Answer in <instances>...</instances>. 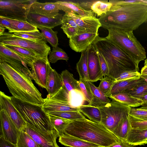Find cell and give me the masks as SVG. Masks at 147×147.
I'll return each instance as SVG.
<instances>
[{
    "mask_svg": "<svg viewBox=\"0 0 147 147\" xmlns=\"http://www.w3.org/2000/svg\"><path fill=\"white\" fill-rule=\"evenodd\" d=\"M111 1L110 10L98 18L103 28L133 31L147 21V1Z\"/></svg>",
    "mask_w": 147,
    "mask_h": 147,
    "instance_id": "obj_1",
    "label": "cell"
},
{
    "mask_svg": "<svg viewBox=\"0 0 147 147\" xmlns=\"http://www.w3.org/2000/svg\"><path fill=\"white\" fill-rule=\"evenodd\" d=\"M0 74L12 96L22 101L42 106L44 98L32 80L5 61L0 60Z\"/></svg>",
    "mask_w": 147,
    "mask_h": 147,
    "instance_id": "obj_2",
    "label": "cell"
},
{
    "mask_svg": "<svg viewBox=\"0 0 147 147\" xmlns=\"http://www.w3.org/2000/svg\"><path fill=\"white\" fill-rule=\"evenodd\" d=\"M92 44L102 56L108 66L107 76L115 80L126 71H138L137 66L131 58L117 45L105 38L99 36Z\"/></svg>",
    "mask_w": 147,
    "mask_h": 147,
    "instance_id": "obj_3",
    "label": "cell"
},
{
    "mask_svg": "<svg viewBox=\"0 0 147 147\" xmlns=\"http://www.w3.org/2000/svg\"><path fill=\"white\" fill-rule=\"evenodd\" d=\"M64 134L100 146L107 147L119 139L101 123L84 118L71 121L65 128Z\"/></svg>",
    "mask_w": 147,
    "mask_h": 147,
    "instance_id": "obj_4",
    "label": "cell"
},
{
    "mask_svg": "<svg viewBox=\"0 0 147 147\" xmlns=\"http://www.w3.org/2000/svg\"><path fill=\"white\" fill-rule=\"evenodd\" d=\"M109 34L105 38L117 45L132 59L137 66L146 57L144 48L134 35L133 31L114 28L108 29Z\"/></svg>",
    "mask_w": 147,
    "mask_h": 147,
    "instance_id": "obj_5",
    "label": "cell"
},
{
    "mask_svg": "<svg viewBox=\"0 0 147 147\" xmlns=\"http://www.w3.org/2000/svg\"><path fill=\"white\" fill-rule=\"evenodd\" d=\"M12 102L25 121L40 131L50 132L55 129L51 123L49 115L42 106L23 102L13 96Z\"/></svg>",
    "mask_w": 147,
    "mask_h": 147,
    "instance_id": "obj_6",
    "label": "cell"
},
{
    "mask_svg": "<svg viewBox=\"0 0 147 147\" xmlns=\"http://www.w3.org/2000/svg\"><path fill=\"white\" fill-rule=\"evenodd\" d=\"M96 107L100 112L101 123L112 132L121 119L125 115H129L131 108L113 100Z\"/></svg>",
    "mask_w": 147,
    "mask_h": 147,
    "instance_id": "obj_7",
    "label": "cell"
},
{
    "mask_svg": "<svg viewBox=\"0 0 147 147\" xmlns=\"http://www.w3.org/2000/svg\"><path fill=\"white\" fill-rule=\"evenodd\" d=\"M47 42L45 39L34 41L15 36L9 32H5L0 35V43L27 49L35 53L39 58L48 60V56L51 49Z\"/></svg>",
    "mask_w": 147,
    "mask_h": 147,
    "instance_id": "obj_8",
    "label": "cell"
},
{
    "mask_svg": "<svg viewBox=\"0 0 147 147\" xmlns=\"http://www.w3.org/2000/svg\"><path fill=\"white\" fill-rule=\"evenodd\" d=\"M36 0L0 1V16L26 21L32 3Z\"/></svg>",
    "mask_w": 147,
    "mask_h": 147,
    "instance_id": "obj_9",
    "label": "cell"
},
{
    "mask_svg": "<svg viewBox=\"0 0 147 147\" xmlns=\"http://www.w3.org/2000/svg\"><path fill=\"white\" fill-rule=\"evenodd\" d=\"M47 97L67 106L75 108H79L84 105L86 101L81 91L74 90L69 91L63 85L55 94L52 96L47 95Z\"/></svg>",
    "mask_w": 147,
    "mask_h": 147,
    "instance_id": "obj_10",
    "label": "cell"
},
{
    "mask_svg": "<svg viewBox=\"0 0 147 147\" xmlns=\"http://www.w3.org/2000/svg\"><path fill=\"white\" fill-rule=\"evenodd\" d=\"M23 130L28 134L40 147H59L57 143L56 139L59 136L55 129L50 132H45L26 123Z\"/></svg>",
    "mask_w": 147,
    "mask_h": 147,
    "instance_id": "obj_11",
    "label": "cell"
},
{
    "mask_svg": "<svg viewBox=\"0 0 147 147\" xmlns=\"http://www.w3.org/2000/svg\"><path fill=\"white\" fill-rule=\"evenodd\" d=\"M0 136L16 145L20 131L6 111L0 110Z\"/></svg>",
    "mask_w": 147,
    "mask_h": 147,
    "instance_id": "obj_12",
    "label": "cell"
},
{
    "mask_svg": "<svg viewBox=\"0 0 147 147\" xmlns=\"http://www.w3.org/2000/svg\"><path fill=\"white\" fill-rule=\"evenodd\" d=\"M51 67L48 60L38 58L32 62L31 71L32 79L40 86L46 88L47 77Z\"/></svg>",
    "mask_w": 147,
    "mask_h": 147,
    "instance_id": "obj_13",
    "label": "cell"
},
{
    "mask_svg": "<svg viewBox=\"0 0 147 147\" xmlns=\"http://www.w3.org/2000/svg\"><path fill=\"white\" fill-rule=\"evenodd\" d=\"M3 109L7 113L20 131L23 130L26 123L13 105L11 97L0 92V110Z\"/></svg>",
    "mask_w": 147,
    "mask_h": 147,
    "instance_id": "obj_14",
    "label": "cell"
},
{
    "mask_svg": "<svg viewBox=\"0 0 147 147\" xmlns=\"http://www.w3.org/2000/svg\"><path fill=\"white\" fill-rule=\"evenodd\" d=\"M67 13L77 25L78 34L86 33H98V29L101 27V25L98 19L96 17H83L76 13Z\"/></svg>",
    "mask_w": 147,
    "mask_h": 147,
    "instance_id": "obj_15",
    "label": "cell"
},
{
    "mask_svg": "<svg viewBox=\"0 0 147 147\" xmlns=\"http://www.w3.org/2000/svg\"><path fill=\"white\" fill-rule=\"evenodd\" d=\"M88 73L89 81L91 82L103 78L97 52L92 44L89 46L88 52Z\"/></svg>",
    "mask_w": 147,
    "mask_h": 147,
    "instance_id": "obj_16",
    "label": "cell"
},
{
    "mask_svg": "<svg viewBox=\"0 0 147 147\" xmlns=\"http://www.w3.org/2000/svg\"><path fill=\"white\" fill-rule=\"evenodd\" d=\"M63 16L59 13L55 17H50L29 11L26 21L36 27L41 26L52 28L62 24Z\"/></svg>",
    "mask_w": 147,
    "mask_h": 147,
    "instance_id": "obj_17",
    "label": "cell"
},
{
    "mask_svg": "<svg viewBox=\"0 0 147 147\" xmlns=\"http://www.w3.org/2000/svg\"><path fill=\"white\" fill-rule=\"evenodd\" d=\"M98 36V33H86L77 34L69 39V45L75 51L82 52L86 50Z\"/></svg>",
    "mask_w": 147,
    "mask_h": 147,
    "instance_id": "obj_18",
    "label": "cell"
},
{
    "mask_svg": "<svg viewBox=\"0 0 147 147\" xmlns=\"http://www.w3.org/2000/svg\"><path fill=\"white\" fill-rule=\"evenodd\" d=\"M0 26L7 29L10 33L38 30L26 21L13 19L0 16Z\"/></svg>",
    "mask_w": 147,
    "mask_h": 147,
    "instance_id": "obj_19",
    "label": "cell"
},
{
    "mask_svg": "<svg viewBox=\"0 0 147 147\" xmlns=\"http://www.w3.org/2000/svg\"><path fill=\"white\" fill-rule=\"evenodd\" d=\"M146 82L147 79L141 76L138 78L114 82L110 93L107 96L121 92L128 93L137 86Z\"/></svg>",
    "mask_w": 147,
    "mask_h": 147,
    "instance_id": "obj_20",
    "label": "cell"
},
{
    "mask_svg": "<svg viewBox=\"0 0 147 147\" xmlns=\"http://www.w3.org/2000/svg\"><path fill=\"white\" fill-rule=\"evenodd\" d=\"M59 10L56 2L40 3L36 0L31 4L29 11L50 17H54L59 13Z\"/></svg>",
    "mask_w": 147,
    "mask_h": 147,
    "instance_id": "obj_21",
    "label": "cell"
},
{
    "mask_svg": "<svg viewBox=\"0 0 147 147\" xmlns=\"http://www.w3.org/2000/svg\"><path fill=\"white\" fill-rule=\"evenodd\" d=\"M56 2L57 3L60 10L65 13H76L83 17H95L94 13L91 10H85L78 3L63 1H57Z\"/></svg>",
    "mask_w": 147,
    "mask_h": 147,
    "instance_id": "obj_22",
    "label": "cell"
},
{
    "mask_svg": "<svg viewBox=\"0 0 147 147\" xmlns=\"http://www.w3.org/2000/svg\"><path fill=\"white\" fill-rule=\"evenodd\" d=\"M63 85L61 75L51 67L47 77L46 88L49 95L52 96L57 93Z\"/></svg>",
    "mask_w": 147,
    "mask_h": 147,
    "instance_id": "obj_23",
    "label": "cell"
},
{
    "mask_svg": "<svg viewBox=\"0 0 147 147\" xmlns=\"http://www.w3.org/2000/svg\"><path fill=\"white\" fill-rule=\"evenodd\" d=\"M59 142L69 147H102L85 140L65 134L59 137Z\"/></svg>",
    "mask_w": 147,
    "mask_h": 147,
    "instance_id": "obj_24",
    "label": "cell"
},
{
    "mask_svg": "<svg viewBox=\"0 0 147 147\" xmlns=\"http://www.w3.org/2000/svg\"><path fill=\"white\" fill-rule=\"evenodd\" d=\"M147 140V129H136L130 127L126 140L128 143L135 146L144 145Z\"/></svg>",
    "mask_w": 147,
    "mask_h": 147,
    "instance_id": "obj_25",
    "label": "cell"
},
{
    "mask_svg": "<svg viewBox=\"0 0 147 147\" xmlns=\"http://www.w3.org/2000/svg\"><path fill=\"white\" fill-rule=\"evenodd\" d=\"M108 97L131 107L142 106L143 101L141 99L131 96L126 92H121L109 96Z\"/></svg>",
    "mask_w": 147,
    "mask_h": 147,
    "instance_id": "obj_26",
    "label": "cell"
},
{
    "mask_svg": "<svg viewBox=\"0 0 147 147\" xmlns=\"http://www.w3.org/2000/svg\"><path fill=\"white\" fill-rule=\"evenodd\" d=\"M42 108L47 113L52 112L79 111V108L67 106L47 97L44 98V102L42 106Z\"/></svg>",
    "mask_w": 147,
    "mask_h": 147,
    "instance_id": "obj_27",
    "label": "cell"
},
{
    "mask_svg": "<svg viewBox=\"0 0 147 147\" xmlns=\"http://www.w3.org/2000/svg\"><path fill=\"white\" fill-rule=\"evenodd\" d=\"M90 88L94 96V98L92 102L88 104L95 107L110 102L111 101L106 95L92 83L86 81Z\"/></svg>",
    "mask_w": 147,
    "mask_h": 147,
    "instance_id": "obj_28",
    "label": "cell"
},
{
    "mask_svg": "<svg viewBox=\"0 0 147 147\" xmlns=\"http://www.w3.org/2000/svg\"><path fill=\"white\" fill-rule=\"evenodd\" d=\"M89 46L86 50L81 52L80 59L76 64V69L79 75L80 80L84 81H89L88 58Z\"/></svg>",
    "mask_w": 147,
    "mask_h": 147,
    "instance_id": "obj_29",
    "label": "cell"
},
{
    "mask_svg": "<svg viewBox=\"0 0 147 147\" xmlns=\"http://www.w3.org/2000/svg\"><path fill=\"white\" fill-rule=\"evenodd\" d=\"M129 115H125L121 119L112 132L119 140H126L130 127Z\"/></svg>",
    "mask_w": 147,
    "mask_h": 147,
    "instance_id": "obj_30",
    "label": "cell"
},
{
    "mask_svg": "<svg viewBox=\"0 0 147 147\" xmlns=\"http://www.w3.org/2000/svg\"><path fill=\"white\" fill-rule=\"evenodd\" d=\"M79 108V111L89 120L96 123H101V113L97 107L88 104L83 105Z\"/></svg>",
    "mask_w": 147,
    "mask_h": 147,
    "instance_id": "obj_31",
    "label": "cell"
},
{
    "mask_svg": "<svg viewBox=\"0 0 147 147\" xmlns=\"http://www.w3.org/2000/svg\"><path fill=\"white\" fill-rule=\"evenodd\" d=\"M63 86L68 91L76 90H81L78 81L75 79L72 74L68 70L63 71L60 74Z\"/></svg>",
    "mask_w": 147,
    "mask_h": 147,
    "instance_id": "obj_32",
    "label": "cell"
},
{
    "mask_svg": "<svg viewBox=\"0 0 147 147\" xmlns=\"http://www.w3.org/2000/svg\"><path fill=\"white\" fill-rule=\"evenodd\" d=\"M0 54L14 60L26 63L30 67L31 66L32 61L17 54L1 43H0Z\"/></svg>",
    "mask_w": 147,
    "mask_h": 147,
    "instance_id": "obj_33",
    "label": "cell"
},
{
    "mask_svg": "<svg viewBox=\"0 0 147 147\" xmlns=\"http://www.w3.org/2000/svg\"><path fill=\"white\" fill-rule=\"evenodd\" d=\"M96 1L93 2L90 6L91 10L97 14L98 16H101L106 14L113 5L111 1Z\"/></svg>",
    "mask_w": 147,
    "mask_h": 147,
    "instance_id": "obj_34",
    "label": "cell"
},
{
    "mask_svg": "<svg viewBox=\"0 0 147 147\" xmlns=\"http://www.w3.org/2000/svg\"><path fill=\"white\" fill-rule=\"evenodd\" d=\"M49 115L51 124L58 132L59 136L63 135L64 134L66 127L71 121L58 117Z\"/></svg>",
    "mask_w": 147,
    "mask_h": 147,
    "instance_id": "obj_35",
    "label": "cell"
},
{
    "mask_svg": "<svg viewBox=\"0 0 147 147\" xmlns=\"http://www.w3.org/2000/svg\"><path fill=\"white\" fill-rule=\"evenodd\" d=\"M41 31V33L46 41L49 42L53 47H57L58 45V39L57 31H54L52 28L41 26L36 27Z\"/></svg>",
    "mask_w": 147,
    "mask_h": 147,
    "instance_id": "obj_36",
    "label": "cell"
},
{
    "mask_svg": "<svg viewBox=\"0 0 147 147\" xmlns=\"http://www.w3.org/2000/svg\"><path fill=\"white\" fill-rule=\"evenodd\" d=\"M16 145L17 147H40L28 134L23 130L19 132Z\"/></svg>",
    "mask_w": 147,
    "mask_h": 147,
    "instance_id": "obj_37",
    "label": "cell"
},
{
    "mask_svg": "<svg viewBox=\"0 0 147 147\" xmlns=\"http://www.w3.org/2000/svg\"><path fill=\"white\" fill-rule=\"evenodd\" d=\"M47 114L49 115L58 117L71 121L85 118L79 111H69L52 112Z\"/></svg>",
    "mask_w": 147,
    "mask_h": 147,
    "instance_id": "obj_38",
    "label": "cell"
},
{
    "mask_svg": "<svg viewBox=\"0 0 147 147\" xmlns=\"http://www.w3.org/2000/svg\"><path fill=\"white\" fill-rule=\"evenodd\" d=\"M4 45L9 49L32 62L38 58H40L35 53L27 49L14 46Z\"/></svg>",
    "mask_w": 147,
    "mask_h": 147,
    "instance_id": "obj_39",
    "label": "cell"
},
{
    "mask_svg": "<svg viewBox=\"0 0 147 147\" xmlns=\"http://www.w3.org/2000/svg\"><path fill=\"white\" fill-rule=\"evenodd\" d=\"M69 57L65 52L61 48L58 46L53 47L48 57L49 63H54L59 60H63L67 62L68 60Z\"/></svg>",
    "mask_w": 147,
    "mask_h": 147,
    "instance_id": "obj_40",
    "label": "cell"
},
{
    "mask_svg": "<svg viewBox=\"0 0 147 147\" xmlns=\"http://www.w3.org/2000/svg\"><path fill=\"white\" fill-rule=\"evenodd\" d=\"M16 37L34 41L45 39L39 30L32 31L15 32L12 33Z\"/></svg>",
    "mask_w": 147,
    "mask_h": 147,
    "instance_id": "obj_41",
    "label": "cell"
},
{
    "mask_svg": "<svg viewBox=\"0 0 147 147\" xmlns=\"http://www.w3.org/2000/svg\"><path fill=\"white\" fill-rule=\"evenodd\" d=\"M114 82V80L106 76L100 81L98 87L107 96L110 93Z\"/></svg>",
    "mask_w": 147,
    "mask_h": 147,
    "instance_id": "obj_42",
    "label": "cell"
},
{
    "mask_svg": "<svg viewBox=\"0 0 147 147\" xmlns=\"http://www.w3.org/2000/svg\"><path fill=\"white\" fill-rule=\"evenodd\" d=\"M129 115L139 120L147 121V108L142 107L138 108L131 107Z\"/></svg>",
    "mask_w": 147,
    "mask_h": 147,
    "instance_id": "obj_43",
    "label": "cell"
},
{
    "mask_svg": "<svg viewBox=\"0 0 147 147\" xmlns=\"http://www.w3.org/2000/svg\"><path fill=\"white\" fill-rule=\"evenodd\" d=\"M78 82L80 88L85 97L86 101L88 102V104H91L94 97L90 88L86 81L79 80Z\"/></svg>",
    "mask_w": 147,
    "mask_h": 147,
    "instance_id": "obj_44",
    "label": "cell"
},
{
    "mask_svg": "<svg viewBox=\"0 0 147 147\" xmlns=\"http://www.w3.org/2000/svg\"><path fill=\"white\" fill-rule=\"evenodd\" d=\"M140 73L138 71H126L123 72L114 80V82L140 78Z\"/></svg>",
    "mask_w": 147,
    "mask_h": 147,
    "instance_id": "obj_45",
    "label": "cell"
},
{
    "mask_svg": "<svg viewBox=\"0 0 147 147\" xmlns=\"http://www.w3.org/2000/svg\"><path fill=\"white\" fill-rule=\"evenodd\" d=\"M129 121L130 127L131 128L136 129H147V120H139L129 115Z\"/></svg>",
    "mask_w": 147,
    "mask_h": 147,
    "instance_id": "obj_46",
    "label": "cell"
},
{
    "mask_svg": "<svg viewBox=\"0 0 147 147\" xmlns=\"http://www.w3.org/2000/svg\"><path fill=\"white\" fill-rule=\"evenodd\" d=\"M131 96H139L147 93V82L135 87L128 92Z\"/></svg>",
    "mask_w": 147,
    "mask_h": 147,
    "instance_id": "obj_47",
    "label": "cell"
},
{
    "mask_svg": "<svg viewBox=\"0 0 147 147\" xmlns=\"http://www.w3.org/2000/svg\"><path fill=\"white\" fill-rule=\"evenodd\" d=\"M96 51L99 58L101 71L103 76L105 77L107 76L108 74L109 70L108 66L102 56L97 50Z\"/></svg>",
    "mask_w": 147,
    "mask_h": 147,
    "instance_id": "obj_48",
    "label": "cell"
},
{
    "mask_svg": "<svg viewBox=\"0 0 147 147\" xmlns=\"http://www.w3.org/2000/svg\"><path fill=\"white\" fill-rule=\"evenodd\" d=\"M62 30L69 39L78 34L77 29L73 27H68L63 28Z\"/></svg>",
    "mask_w": 147,
    "mask_h": 147,
    "instance_id": "obj_49",
    "label": "cell"
},
{
    "mask_svg": "<svg viewBox=\"0 0 147 147\" xmlns=\"http://www.w3.org/2000/svg\"><path fill=\"white\" fill-rule=\"evenodd\" d=\"M107 147H136V146L129 144L126 140H119L118 142Z\"/></svg>",
    "mask_w": 147,
    "mask_h": 147,
    "instance_id": "obj_50",
    "label": "cell"
},
{
    "mask_svg": "<svg viewBox=\"0 0 147 147\" xmlns=\"http://www.w3.org/2000/svg\"><path fill=\"white\" fill-rule=\"evenodd\" d=\"M0 147H17L16 145L0 136Z\"/></svg>",
    "mask_w": 147,
    "mask_h": 147,
    "instance_id": "obj_51",
    "label": "cell"
},
{
    "mask_svg": "<svg viewBox=\"0 0 147 147\" xmlns=\"http://www.w3.org/2000/svg\"><path fill=\"white\" fill-rule=\"evenodd\" d=\"M133 97L141 99L143 102L142 107L147 108V93L140 96Z\"/></svg>",
    "mask_w": 147,
    "mask_h": 147,
    "instance_id": "obj_52",
    "label": "cell"
},
{
    "mask_svg": "<svg viewBox=\"0 0 147 147\" xmlns=\"http://www.w3.org/2000/svg\"><path fill=\"white\" fill-rule=\"evenodd\" d=\"M141 76L147 75V66H144L141 69Z\"/></svg>",
    "mask_w": 147,
    "mask_h": 147,
    "instance_id": "obj_53",
    "label": "cell"
},
{
    "mask_svg": "<svg viewBox=\"0 0 147 147\" xmlns=\"http://www.w3.org/2000/svg\"><path fill=\"white\" fill-rule=\"evenodd\" d=\"M5 28L2 26H0V35L3 34L5 32Z\"/></svg>",
    "mask_w": 147,
    "mask_h": 147,
    "instance_id": "obj_54",
    "label": "cell"
},
{
    "mask_svg": "<svg viewBox=\"0 0 147 147\" xmlns=\"http://www.w3.org/2000/svg\"><path fill=\"white\" fill-rule=\"evenodd\" d=\"M144 65V66H147V59L145 60Z\"/></svg>",
    "mask_w": 147,
    "mask_h": 147,
    "instance_id": "obj_55",
    "label": "cell"
},
{
    "mask_svg": "<svg viewBox=\"0 0 147 147\" xmlns=\"http://www.w3.org/2000/svg\"><path fill=\"white\" fill-rule=\"evenodd\" d=\"M142 76L147 79V75L143 76Z\"/></svg>",
    "mask_w": 147,
    "mask_h": 147,
    "instance_id": "obj_56",
    "label": "cell"
},
{
    "mask_svg": "<svg viewBox=\"0 0 147 147\" xmlns=\"http://www.w3.org/2000/svg\"><path fill=\"white\" fill-rule=\"evenodd\" d=\"M147 144V140L146 141V142H145V144Z\"/></svg>",
    "mask_w": 147,
    "mask_h": 147,
    "instance_id": "obj_57",
    "label": "cell"
}]
</instances>
